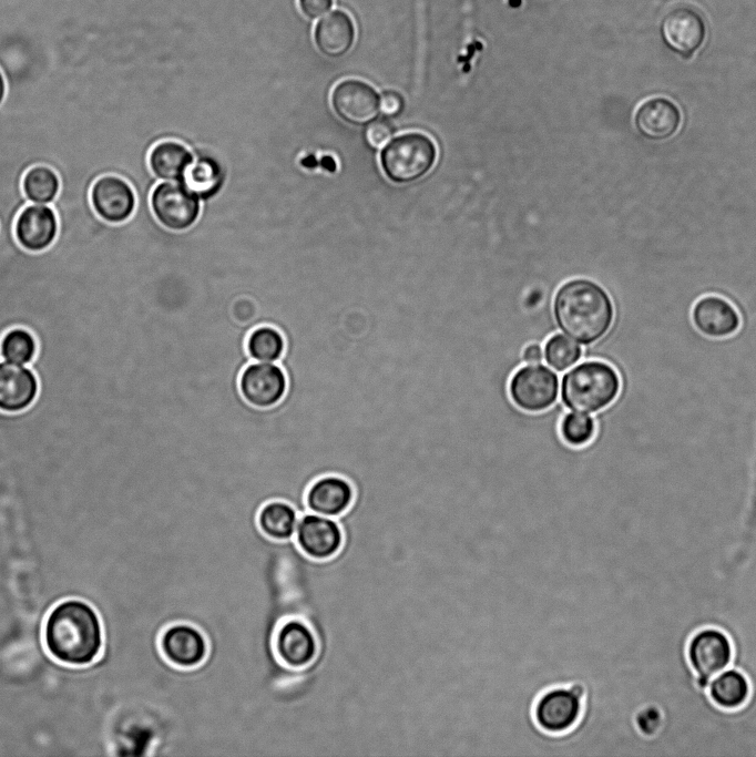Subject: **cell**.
<instances>
[{
	"mask_svg": "<svg viewBox=\"0 0 756 757\" xmlns=\"http://www.w3.org/2000/svg\"><path fill=\"white\" fill-rule=\"evenodd\" d=\"M49 653L59 662L91 664L103 645V631L94 608L81 600H67L50 612L43 631Z\"/></svg>",
	"mask_w": 756,
	"mask_h": 757,
	"instance_id": "1",
	"label": "cell"
},
{
	"mask_svg": "<svg viewBox=\"0 0 756 757\" xmlns=\"http://www.w3.org/2000/svg\"><path fill=\"white\" fill-rule=\"evenodd\" d=\"M553 313L560 329L583 345L603 337L614 316L613 304L606 291L588 279L565 283L556 291Z\"/></svg>",
	"mask_w": 756,
	"mask_h": 757,
	"instance_id": "2",
	"label": "cell"
},
{
	"mask_svg": "<svg viewBox=\"0 0 756 757\" xmlns=\"http://www.w3.org/2000/svg\"><path fill=\"white\" fill-rule=\"evenodd\" d=\"M620 388V376L612 366L591 360L575 366L562 377L561 399L575 412L593 413L611 405Z\"/></svg>",
	"mask_w": 756,
	"mask_h": 757,
	"instance_id": "3",
	"label": "cell"
},
{
	"mask_svg": "<svg viewBox=\"0 0 756 757\" xmlns=\"http://www.w3.org/2000/svg\"><path fill=\"white\" fill-rule=\"evenodd\" d=\"M436 158L433 141L418 132L403 133L392 139L380 153L385 175L400 184L421 178L431 170Z\"/></svg>",
	"mask_w": 756,
	"mask_h": 757,
	"instance_id": "4",
	"label": "cell"
},
{
	"mask_svg": "<svg viewBox=\"0 0 756 757\" xmlns=\"http://www.w3.org/2000/svg\"><path fill=\"white\" fill-rule=\"evenodd\" d=\"M585 688L582 684L556 685L541 693L533 703L532 718L546 735H564L573 729L583 714Z\"/></svg>",
	"mask_w": 756,
	"mask_h": 757,
	"instance_id": "5",
	"label": "cell"
},
{
	"mask_svg": "<svg viewBox=\"0 0 756 757\" xmlns=\"http://www.w3.org/2000/svg\"><path fill=\"white\" fill-rule=\"evenodd\" d=\"M150 207L156 221L171 231L188 228L200 214L198 196L182 184L171 182L153 187Z\"/></svg>",
	"mask_w": 756,
	"mask_h": 757,
	"instance_id": "6",
	"label": "cell"
},
{
	"mask_svg": "<svg viewBox=\"0 0 756 757\" xmlns=\"http://www.w3.org/2000/svg\"><path fill=\"white\" fill-rule=\"evenodd\" d=\"M512 401L528 412H540L550 408L559 393L558 376L543 365L520 368L509 383Z\"/></svg>",
	"mask_w": 756,
	"mask_h": 757,
	"instance_id": "7",
	"label": "cell"
},
{
	"mask_svg": "<svg viewBox=\"0 0 756 757\" xmlns=\"http://www.w3.org/2000/svg\"><path fill=\"white\" fill-rule=\"evenodd\" d=\"M238 388L249 405L269 408L283 399L287 390V377L278 362L252 361L242 370Z\"/></svg>",
	"mask_w": 756,
	"mask_h": 757,
	"instance_id": "8",
	"label": "cell"
},
{
	"mask_svg": "<svg viewBox=\"0 0 756 757\" xmlns=\"http://www.w3.org/2000/svg\"><path fill=\"white\" fill-rule=\"evenodd\" d=\"M687 655L698 676L701 687H707L711 678L725 669L733 657L728 636L717 628H704L689 641Z\"/></svg>",
	"mask_w": 756,
	"mask_h": 757,
	"instance_id": "9",
	"label": "cell"
},
{
	"mask_svg": "<svg viewBox=\"0 0 756 757\" xmlns=\"http://www.w3.org/2000/svg\"><path fill=\"white\" fill-rule=\"evenodd\" d=\"M660 30L665 44L683 57L695 53L706 38L704 17L697 9L686 4L670 9L661 21Z\"/></svg>",
	"mask_w": 756,
	"mask_h": 757,
	"instance_id": "10",
	"label": "cell"
},
{
	"mask_svg": "<svg viewBox=\"0 0 756 757\" xmlns=\"http://www.w3.org/2000/svg\"><path fill=\"white\" fill-rule=\"evenodd\" d=\"M90 201L96 215L109 224H122L130 219L137 202L132 185L114 174H106L94 181Z\"/></svg>",
	"mask_w": 756,
	"mask_h": 757,
	"instance_id": "11",
	"label": "cell"
},
{
	"mask_svg": "<svg viewBox=\"0 0 756 757\" xmlns=\"http://www.w3.org/2000/svg\"><path fill=\"white\" fill-rule=\"evenodd\" d=\"M295 534L299 549L315 560L334 556L344 541L337 520L313 512L299 516Z\"/></svg>",
	"mask_w": 756,
	"mask_h": 757,
	"instance_id": "12",
	"label": "cell"
},
{
	"mask_svg": "<svg viewBox=\"0 0 756 757\" xmlns=\"http://www.w3.org/2000/svg\"><path fill=\"white\" fill-rule=\"evenodd\" d=\"M59 233L58 215L52 206L27 204L14 222V237L28 252L40 253L48 249Z\"/></svg>",
	"mask_w": 756,
	"mask_h": 757,
	"instance_id": "13",
	"label": "cell"
},
{
	"mask_svg": "<svg viewBox=\"0 0 756 757\" xmlns=\"http://www.w3.org/2000/svg\"><path fill=\"white\" fill-rule=\"evenodd\" d=\"M331 105L345 122L366 125L377 117L379 96L368 83L349 79L336 84L331 92Z\"/></svg>",
	"mask_w": 756,
	"mask_h": 757,
	"instance_id": "14",
	"label": "cell"
},
{
	"mask_svg": "<svg viewBox=\"0 0 756 757\" xmlns=\"http://www.w3.org/2000/svg\"><path fill=\"white\" fill-rule=\"evenodd\" d=\"M160 648L168 662L181 668H193L207 655L204 634L188 623L167 626L160 636Z\"/></svg>",
	"mask_w": 756,
	"mask_h": 757,
	"instance_id": "15",
	"label": "cell"
},
{
	"mask_svg": "<svg viewBox=\"0 0 756 757\" xmlns=\"http://www.w3.org/2000/svg\"><path fill=\"white\" fill-rule=\"evenodd\" d=\"M38 393L39 381L30 368L0 361V411L21 412L33 405Z\"/></svg>",
	"mask_w": 756,
	"mask_h": 757,
	"instance_id": "16",
	"label": "cell"
},
{
	"mask_svg": "<svg viewBox=\"0 0 756 757\" xmlns=\"http://www.w3.org/2000/svg\"><path fill=\"white\" fill-rule=\"evenodd\" d=\"M274 646L280 661L294 669L308 665L318 649L313 630L297 618L287 620L279 626Z\"/></svg>",
	"mask_w": 756,
	"mask_h": 757,
	"instance_id": "17",
	"label": "cell"
},
{
	"mask_svg": "<svg viewBox=\"0 0 756 757\" xmlns=\"http://www.w3.org/2000/svg\"><path fill=\"white\" fill-rule=\"evenodd\" d=\"M354 487L338 474H326L314 480L306 493L309 512L337 518L353 503Z\"/></svg>",
	"mask_w": 756,
	"mask_h": 757,
	"instance_id": "18",
	"label": "cell"
},
{
	"mask_svg": "<svg viewBox=\"0 0 756 757\" xmlns=\"http://www.w3.org/2000/svg\"><path fill=\"white\" fill-rule=\"evenodd\" d=\"M637 131L650 140L671 137L680 127L681 112L671 100L656 96L643 102L634 117Z\"/></svg>",
	"mask_w": 756,
	"mask_h": 757,
	"instance_id": "19",
	"label": "cell"
},
{
	"mask_svg": "<svg viewBox=\"0 0 756 757\" xmlns=\"http://www.w3.org/2000/svg\"><path fill=\"white\" fill-rule=\"evenodd\" d=\"M692 318L702 334L715 338L734 334L740 325L736 309L718 296H706L696 301Z\"/></svg>",
	"mask_w": 756,
	"mask_h": 757,
	"instance_id": "20",
	"label": "cell"
},
{
	"mask_svg": "<svg viewBox=\"0 0 756 757\" xmlns=\"http://www.w3.org/2000/svg\"><path fill=\"white\" fill-rule=\"evenodd\" d=\"M314 40L318 50L326 57H343L350 50L355 40L351 18L340 10L330 12L316 24Z\"/></svg>",
	"mask_w": 756,
	"mask_h": 757,
	"instance_id": "21",
	"label": "cell"
},
{
	"mask_svg": "<svg viewBox=\"0 0 756 757\" xmlns=\"http://www.w3.org/2000/svg\"><path fill=\"white\" fill-rule=\"evenodd\" d=\"M193 162L190 151L175 141H161L152 146L147 164L156 178L181 181Z\"/></svg>",
	"mask_w": 756,
	"mask_h": 757,
	"instance_id": "22",
	"label": "cell"
},
{
	"mask_svg": "<svg viewBox=\"0 0 756 757\" xmlns=\"http://www.w3.org/2000/svg\"><path fill=\"white\" fill-rule=\"evenodd\" d=\"M298 519L299 514L290 503L272 500L260 508L257 523L265 535L284 541L295 535Z\"/></svg>",
	"mask_w": 756,
	"mask_h": 757,
	"instance_id": "23",
	"label": "cell"
},
{
	"mask_svg": "<svg viewBox=\"0 0 756 757\" xmlns=\"http://www.w3.org/2000/svg\"><path fill=\"white\" fill-rule=\"evenodd\" d=\"M712 702L724 709L742 707L748 699L750 686L746 676L737 669H727L708 683Z\"/></svg>",
	"mask_w": 756,
	"mask_h": 757,
	"instance_id": "24",
	"label": "cell"
},
{
	"mask_svg": "<svg viewBox=\"0 0 756 757\" xmlns=\"http://www.w3.org/2000/svg\"><path fill=\"white\" fill-rule=\"evenodd\" d=\"M61 181L50 166L38 164L30 167L22 178V191L29 203L52 204L58 197Z\"/></svg>",
	"mask_w": 756,
	"mask_h": 757,
	"instance_id": "25",
	"label": "cell"
},
{
	"mask_svg": "<svg viewBox=\"0 0 756 757\" xmlns=\"http://www.w3.org/2000/svg\"><path fill=\"white\" fill-rule=\"evenodd\" d=\"M285 346L284 335L272 325H260L251 330L245 345L249 358L259 362H278Z\"/></svg>",
	"mask_w": 756,
	"mask_h": 757,
	"instance_id": "26",
	"label": "cell"
},
{
	"mask_svg": "<svg viewBox=\"0 0 756 757\" xmlns=\"http://www.w3.org/2000/svg\"><path fill=\"white\" fill-rule=\"evenodd\" d=\"M182 181L196 196L208 198L219 191L223 172L216 161L200 157L190 164Z\"/></svg>",
	"mask_w": 756,
	"mask_h": 757,
	"instance_id": "27",
	"label": "cell"
},
{
	"mask_svg": "<svg viewBox=\"0 0 756 757\" xmlns=\"http://www.w3.org/2000/svg\"><path fill=\"white\" fill-rule=\"evenodd\" d=\"M38 351L34 335L21 327L11 328L0 339V356L10 362L28 365Z\"/></svg>",
	"mask_w": 756,
	"mask_h": 757,
	"instance_id": "28",
	"label": "cell"
},
{
	"mask_svg": "<svg viewBox=\"0 0 756 757\" xmlns=\"http://www.w3.org/2000/svg\"><path fill=\"white\" fill-rule=\"evenodd\" d=\"M543 355L549 366L558 371H564L578 362L582 350L571 339L556 334L546 341Z\"/></svg>",
	"mask_w": 756,
	"mask_h": 757,
	"instance_id": "29",
	"label": "cell"
},
{
	"mask_svg": "<svg viewBox=\"0 0 756 757\" xmlns=\"http://www.w3.org/2000/svg\"><path fill=\"white\" fill-rule=\"evenodd\" d=\"M560 431L568 444L582 447L593 439L595 423L593 418L586 416V413H568L561 421Z\"/></svg>",
	"mask_w": 756,
	"mask_h": 757,
	"instance_id": "30",
	"label": "cell"
},
{
	"mask_svg": "<svg viewBox=\"0 0 756 757\" xmlns=\"http://www.w3.org/2000/svg\"><path fill=\"white\" fill-rule=\"evenodd\" d=\"M392 129L387 121L374 120L366 129L365 136L372 147H381L391 137Z\"/></svg>",
	"mask_w": 756,
	"mask_h": 757,
	"instance_id": "31",
	"label": "cell"
},
{
	"mask_svg": "<svg viewBox=\"0 0 756 757\" xmlns=\"http://www.w3.org/2000/svg\"><path fill=\"white\" fill-rule=\"evenodd\" d=\"M402 109V96L395 91H385L379 98V110L387 117L397 116Z\"/></svg>",
	"mask_w": 756,
	"mask_h": 757,
	"instance_id": "32",
	"label": "cell"
},
{
	"mask_svg": "<svg viewBox=\"0 0 756 757\" xmlns=\"http://www.w3.org/2000/svg\"><path fill=\"white\" fill-rule=\"evenodd\" d=\"M300 12L310 20L320 18L333 7V0H298Z\"/></svg>",
	"mask_w": 756,
	"mask_h": 757,
	"instance_id": "33",
	"label": "cell"
},
{
	"mask_svg": "<svg viewBox=\"0 0 756 757\" xmlns=\"http://www.w3.org/2000/svg\"><path fill=\"white\" fill-rule=\"evenodd\" d=\"M543 358V351L540 345L530 344L523 350V360L528 364H534L541 361Z\"/></svg>",
	"mask_w": 756,
	"mask_h": 757,
	"instance_id": "34",
	"label": "cell"
},
{
	"mask_svg": "<svg viewBox=\"0 0 756 757\" xmlns=\"http://www.w3.org/2000/svg\"><path fill=\"white\" fill-rule=\"evenodd\" d=\"M7 95V81L3 72L0 70V105L3 103Z\"/></svg>",
	"mask_w": 756,
	"mask_h": 757,
	"instance_id": "35",
	"label": "cell"
}]
</instances>
